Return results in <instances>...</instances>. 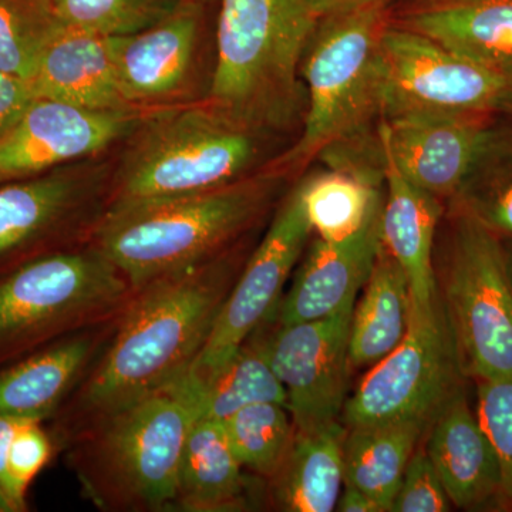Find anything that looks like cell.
<instances>
[{"mask_svg":"<svg viewBox=\"0 0 512 512\" xmlns=\"http://www.w3.org/2000/svg\"><path fill=\"white\" fill-rule=\"evenodd\" d=\"M94 340H62L0 370V416L45 421L57 412L89 365Z\"/></svg>","mask_w":512,"mask_h":512,"instance_id":"7402d4cb","label":"cell"},{"mask_svg":"<svg viewBox=\"0 0 512 512\" xmlns=\"http://www.w3.org/2000/svg\"><path fill=\"white\" fill-rule=\"evenodd\" d=\"M380 161L386 185L382 205L384 248L402 266L414 305L430 309L439 299L433 249L443 205L439 198L409 183L390 161Z\"/></svg>","mask_w":512,"mask_h":512,"instance_id":"ffe728a7","label":"cell"},{"mask_svg":"<svg viewBox=\"0 0 512 512\" xmlns=\"http://www.w3.org/2000/svg\"><path fill=\"white\" fill-rule=\"evenodd\" d=\"M503 113H512V73L510 87H508L507 99H505Z\"/></svg>","mask_w":512,"mask_h":512,"instance_id":"f35d334b","label":"cell"},{"mask_svg":"<svg viewBox=\"0 0 512 512\" xmlns=\"http://www.w3.org/2000/svg\"><path fill=\"white\" fill-rule=\"evenodd\" d=\"M37 97L30 80L0 72V141L19 123Z\"/></svg>","mask_w":512,"mask_h":512,"instance_id":"d590c367","label":"cell"},{"mask_svg":"<svg viewBox=\"0 0 512 512\" xmlns=\"http://www.w3.org/2000/svg\"><path fill=\"white\" fill-rule=\"evenodd\" d=\"M451 201L453 214L470 217L500 239H512V130L495 128L476 167Z\"/></svg>","mask_w":512,"mask_h":512,"instance_id":"f1b7e54d","label":"cell"},{"mask_svg":"<svg viewBox=\"0 0 512 512\" xmlns=\"http://www.w3.org/2000/svg\"><path fill=\"white\" fill-rule=\"evenodd\" d=\"M198 2H204V3H217V0H198Z\"/></svg>","mask_w":512,"mask_h":512,"instance_id":"60d3db41","label":"cell"},{"mask_svg":"<svg viewBox=\"0 0 512 512\" xmlns=\"http://www.w3.org/2000/svg\"><path fill=\"white\" fill-rule=\"evenodd\" d=\"M127 279L93 245L37 256L0 276V367L56 336L123 311Z\"/></svg>","mask_w":512,"mask_h":512,"instance_id":"52a82bcc","label":"cell"},{"mask_svg":"<svg viewBox=\"0 0 512 512\" xmlns=\"http://www.w3.org/2000/svg\"><path fill=\"white\" fill-rule=\"evenodd\" d=\"M241 269L222 252L134 291L110 348L79 390L73 433L187 375Z\"/></svg>","mask_w":512,"mask_h":512,"instance_id":"6da1fadb","label":"cell"},{"mask_svg":"<svg viewBox=\"0 0 512 512\" xmlns=\"http://www.w3.org/2000/svg\"><path fill=\"white\" fill-rule=\"evenodd\" d=\"M278 180L268 171L214 190L110 207L93 247L137 291L225 252L271 207Z\"/></svg>","mask_w":512,"mask_h":512,"instance_id":"7a4b0ae2","label":"cell"},{"mask_svg":"<svg viewBox=\"0 0 512 512\" xmlns=\"http://www.w3.org/2000/svg\"><path fill=\"white\" fill-rule=\"evenodd\" d=\"M30 82L43 99L89 110H137L121 92L113 37L60 29L46 46Z\"/></svg>","mask_w":512,"mask_h":512,"instance_id":"ac0fdd59","label":"cell"},{"mask_svg":"<svg viewBox=\"0 0 512 512\" xmlns=\"http://www.w3.org/2000/svg\"><path fill=\"white\" fill-rule=\"evenodd\" d=\"M232 451L222 421L197 419L185 443L174 507L188 512L247 507L248 478Z\"/></svg>","mask_w":512,"mask_h":512,"instance_id":"cb8c5ba5","label":"cell"},{"mask_svg":"<svg viewBox=\"0 0 512 512\" xmlns=\"http://www.w3.org/2000/svg\"><path fill=\"white\" fill-rule=\"evenodd\" d=\"M258 130L207 106L161 109L131 136L110 207L214 190L254 167Z\"/></svg>","mask_w":512,"mask_h":512,"instance_id":"5b68a950","label":"cell"},{"mask_svg":"<svg viewBox=\"0 0 512 512\" xmlns=\"http://www.w3.org/2000/svg\"><path fill=\"white\" fill-rule=\"evenodd\" d=\"M211 5L183 0L151 28L113 37L121 92L134 109L144 111L183 96Z\"/></svg>","mask_w":512,"mask_h":512,"instance_id":"9a60e30c","label":"cell"},{"mask_svg":"<svg viewBox=\"0 0 512 512\" xmlns=\"http://www.w3.org/2000/svg\"><path fill=\"white\" fill-rule=\"evenodd\" d=\"M183 0H50L63 28L130 36L167 18Z\"/></svg>","mask_w":512,"mask_h":512,"instance_id":"1f68e13d","label":"cell"},{"mask_svg":"<svg viewBox=\"0 0 512 512\" xmlns=\"http://www.w3.org/2000/svg\"><path fill=\"white\" fill-rule=\"evenodd\" d=\"M427 430L424 448L453 505L473 510L504 497L500 458L463 389L444 403Z\"/></svg>","mask_w":512,"mask_h":512,"instance_id":"e0dca14e","label":"cell"},{"mask_svg":"<svg viewBox=\"0 0 512 512\" xmlns=\"http://www.w3.org/2000/svg\"><path fill=\"white\" fill-rule=\"evenodd\" d=\"M146 114L99 111L37 97L0 141V184L49 173L130 137Z\"/></svg>","mask_w":512,"mask_h":512,"instance_id":"5bb4252c","label":"cell"},{"mask_svg":"<svg viewBox=\"0 0 512 512\" xmlns=\"http://www.w3.org/2000/svg\"><path fill=\"white\" fill-rule=\"evenodd\" d=\"M505 258H507L508 275H510V281L512 284V252H510V254H505Z\"/></svg>","mask_w":512,"mask_h":512,"instance_id":"ab89813d","label":"cell"},{"mask_svg":"<svg viewBox=\"0 0 512 512\" xmlns=\"http://www.w3.org/2000/svg\"><path fill=\"white\" fill-rule=\"evenodd\" d=\"M335 511L339 512H383L380 505L359 488L343 484L342 493L336 503Z\"/></svg>","mask_w":512,"mask_h":512,"instance_id":"74e56055","label":"cell"},{"mask_svg":"<svg viewBox=\"0 0 512 512\" xmlns=\"http://www.w3.org/2000/svg\"><path fill=\"white\" fill-rule=\"evenodd\" d=\"M198 419L181 380L76 431L70 463L101 510L174 507L188 434Z\"/></svg>","mask_w":512,"mask_h":512,"instance_id":"3957f363","label":"cell"},{"mask_svg":"<svg viewBox=\"0 0 512 512\" xmlns=\"http://www.w3.org/2000/svg\"><path fill=\"white\" fill-rule=\"evenodd\" d=\"M355 303L349 328L350 369H370L406 338L412 293L402 266L383 241L372 272Z\"/></svg>","mask_w":512,"mask_h":512,"instance_id":"d4e9b609","label":"cell"},{"mask_svg":"<svg viewBox=\"0 0 512 512\" xmlns=\"http://www.w3.org/2000/svg\"><path fill=\"white\" fill-rule=\"evenodd\" d=\"M491 113L407 111L384 117L380 154L409 183L433 197L451 198L466 183L495 128Z\"/></svg>","mask_w":512,"mask_h":512,"instance_id":"4fadbf2b","label":"cell"},{"mask_svg":"<svg viewBox=\"0 0 512 512\" xmlns=\"http://www.w3.org/2000/svg\"><path fill=\"white\" fill-rule=\"evenodd\" d=\"M430 424L406 420L346 427L343 436L345 484L359 488L390 511L414 451Z\"/></svg>","mask_w":512,"mask_h":512,"instance_id":"4316f807","label":"cell"},{"mask_svg":"<svg viewBox=\"0 0 512 512\" xmlns=\"http://www.w3.org/2000/svg\"><path fill=\"white\" fill-rule=\"evenodd\" d=\"M312 234L295 188L276 212L261 244L242 266L207 342L185 377L201 380L210 376L252 333L271 320Z\"/></svg>","mask_w":512,"mask_h":512,"instance_id":"8fae6325","label":"cell"},{"mask_svg":"<svg viewBox=\"0 0 512 512\" xmlns=\"http://www.w3.org/2000/svg\"><path fill=\"white\" fill-rule=\"evenodd\" d=\"M400 25L474 62L512 73V0L420 2L404 13Z\"/></svg>","mask_w":512,"mask_h":512,"instance_id":"44dd1931","label":"cell"},{"mask_svg":"<svg viewBox=\"0 0 512 512\" xmlns=\"http://www.w3.org/2000/svg\"><path fill=\"white\" fill-rule=\"evenodd\" d=\"M380 56L383 117L407 111L503 113L511 74L392 23L384 29Z\"/></svg>","mask_w":512,"mask_h":512,"instance_id":"30bf717a","label":"cell"},{"mask_svg":"<svg viewBox=\"0 0 512 512\" xmlns=\"http://www.w3.org/2000/svg\"><path fill=\"white\" fill-rule=\"evenodd\" d=\"M316 19L322 20L332 16L346 15L377 6H390L392 0H306Z\"/></svg>","mask_w":512,"mask_h":512,"instance_id":"8d00e7d4","label":"cell"},{"mask_svg":"<svg viewBox=\"0 0 512 512\" xmlns=\"http://www.w3.org/2000/svg\"><path fill=\"white\" fill-rule=\"evenodd\" d=\"M52 454V437L43 429V421L20 420L10 443L8 460L10 484L20 510L28 507L29 485L49 463Z\"/></svg>","mask_w":512,"mask_h":512,"instance_id":"836d02e7","label":"cell"},{"mask_svg":"<svg viewBox=\"0 0 512 512\" xmlns=\"http://www.w3.org/2000/svg\"><path fill=\"white\" fill-rule=\"evenodd\" d=\"M194 397L198 419L227 420L256 403L286 404L284 387L272 370L261 328L224 365L201 380L181 377Z\"/></svg>","mask_w":512,"mask_h":512,"instance_id":"83f0119b","label":"cell"},{"mask_svg":"<svg viewBox=\"0 0 512 512\" xmlns=\"http://www.w3.org/2000/svg\"><path fill=\"white\" fill-rule=\"evenodd\" d=\"M83 197V181L60 168L0 184V276L37 258Z\"/></svg>","mask_w":512,"mask_h":512,"instance_id":"d6986e66","label":"cell"},{"mask_svg":"<svg viewBox=\"0 0 512 512\" xmlns=\"http://www.w3.org/2000/svg\"><path fill=\"white\" fill-rule=\"evenodd\" d=\"M355 305L326 318L278 325L266 336L272 370L286 394L295 430L342 423L348 400L349 328Z\"/></svg>","mask_w":512,"mask_h":512,"instance_id":"7c38bea8","label":"cell"},{"mask_svg":"<svg viewBox=\"0 0 512 512\" xmlns=\"http://www.w3.org/2000/svg\"><path fill=\"white\" fill-rule=\"evenodd\" d=\"M222 426L242 467L265 481L278 471L295 434L291 414L279 403L251 404Z\"/></svg>","mask_w":512,"mask_h":512,"instance_id":"f546056e","label":"cell"},{"mask_svg":"<svg viewBox=\"0 0 512 512\" xmlns=\"http://www.w3.org/2000/svg\"><path fill=\"white\" fill-rule=\"evenodd\" d=\"M451 505L453 503L426 448L417 447L389 512H447Z\"/></svg>","mask_w":512,"mask_h":512,"instance_id":"e575fe53","label":"cell"},{"mask_svg":"<svg viewBox=\"0 0 512 512\" xmlns=\"http://www.w3.org/2000/svg\"><path fill=\"white\" fill-rule=\"evenodd\" d=\"M336 423L325 429L295 430L291 447L269 478L272 505L285 512H332L343 484V436Z\"/></svg>","mask_w":512,"mask_h":512,"instance_id":"603a6c76","label":"cell"},{"mask_svg":"<svg viewBox=\"0 0 512 512\" xmlns=\"http://www.w3.org/2000/svg\"><path fill=\"white\" fill-rule=\"evenodd\" d=\"M62 28L50 0H0V72L32 79Z\"/></svg>","mask_w":512,"mask_h":512,"instance_id":"4dcf8cb0","label":"cell"},{"mask_svg":"<svg viewBox=\"0 0 512 512\" xmlns=\"http://www.w3.org/2000/svg\"><path fill=\"white\" fill-rule=\"evenodd\" d=\"M420 2H433V0H420Z\"/></svg>","mask_w":512,"mask_h":512,"instance_id":"b9f144b4","label":"cell"},{"mask_svg":"<svg viewBox=\"0 0 512 512\" xmlns=\"http://www.w3.org/2000/svg\"><path fill=\"white\" fill-rule=\"evenodd\" d=\"M210 104L261 130L285 126L301 103L299 64L319 20L306 0H217Z\"/></svg>","mask_w":512,"mask_h":512,"instance_id":"277c9868","label":"cell"},{"mask_svg":"<svg viewBox=\"0 0 512 512\" xmlns=\"http://www.w3.org/2000/svg\"><path fill=\"white\" fill-rule=\"evenodd\" d=\"M460 360L443 303L430 309L412 302L409 330L346 400L343 426L419 420L431 423L444 403L461 389Z\"/></svg>","mask_w":512,"mask_h":512,"instance_id":"9c48e42d","label":"cell"},{"mask_svg":"<svg viewBox=\"0 0 512 512\" xmlns=\"http://www.w3.org/2000/svg\"><path fill=\"white\" fill-rule=\"evenodd\" d=\"M446 264L436 274L461 372L481 380L512 377V284L501 239L454 214Z\"/></svg>","mask_w":512,"mask_h":512,"instance_id":"ba28073f","label":"cell"},{"mask_svg":"<svg viewBox=\"0 0 512 512\" xmlns=\"http://www.w3.org/2000/svg\"><path fill=\"white\" fill-rule=\"evenodd\" d=\"M383 171L359 165H333L298 185L312 232L330 244L348 241L382 212Z\"/></svg>","mask_w":512,"mask_h":512,"instance_id":"484cf974","label":"cell"},{"mask_svg":"<svg viewBox=\"0 0 512 512\" xmlns=\"http://www.w3.org/2000/svg\"><path fill=\"white\" fill-rule=\"evenodd\" d=\"M380 247L382 212L369 227L348 241L330 244L316 238L299 265L291 288L276 308L275 322L278 325L308 322L355 305Z\"/></svg>","mask_w":512,"mask_h":512,"instance_id":"2e32d148","label":"cell"},{"mask_svg":"<svg viewBox=\"0 0 512 512\" xmlns=\"http://www.w3.org/2000/svg\"><path fill=\"white\" fill-rule=\"evenodd\" d=\"M474 412L500 458L504 498L512 501V377L477 382Z\"/></svg>","mask_w":512,"mask_h":512,"instance_id":"d6a6232c","label":"cell"},{"mask_svg":"<svg viewBox=\"0 0 512 512\" xmlns=\"http://www.w3.org/2000/svg\"><path fill=\"white\" fill-rule=\"evenodd\" d=\"M389 23V6L319 20L303 64L308 87L305 124L274 173L298 170L355 136L382 110L380 40Z\"/></svg>","mask_w":512,"mask_h":512,"instance_id":"8992f818","label":"cell"}]
</instances>
